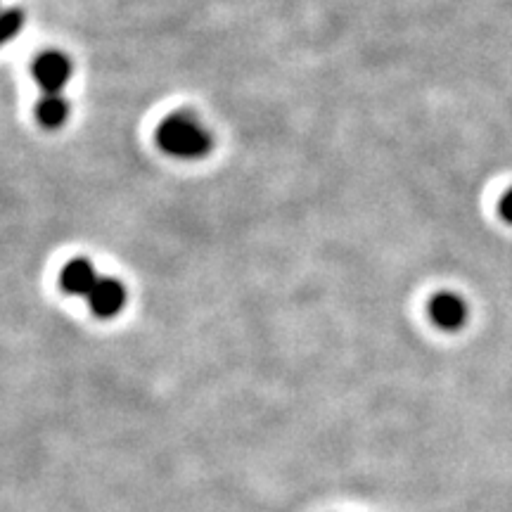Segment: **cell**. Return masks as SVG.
I'll return each instance as SVG.
<instances>
[{
    "mask_svg": "<svg viewBox=\"0 0 512 512\" xmlns=\"http://www.w3.org/2000/svg\"><path fill=\"white\" fill-rule=\"evenodd\" d=\"M69 117V102L60 93H46L36 105V119L46 128H60Z\"/></svg>",
    "mask_w": 512,
    "mask_h": 512,
    "instance_id": "8992f818",
    "label": "cell"
},
{
    "mask_svg": "<svg viewBox=\"0 0 512 512\" xmlns=\"http://www.w3.org/2000/svg\"><path fill=\"white\" fill-rule=\"evenodd\" d=\"M24 27V10L19 8H10L5 12H0V46L12 41L19 31Z\"/></svg>",
    "mask_w": 512,
    "mask_h": 512,
    "instance_id": "52a82bcc",
    "label": "cell"
},
{
    "mask_svg": "<svg viewBox=\"0 0 512 512\" xmlns=\"http://www.w3.org/2000/svg\"><path fill=\"white\" fill-rule=\"evenodd\" d=\"M126 304V290L119 280L100 278L88 294V306L98 318H114Z\"/></svg>",
    "mask_w": 512,
    "mask_h": 512,
    "instance_id": "277c9868",
    "label": "cell"
},
{
    "mask_svg": "<svg viewBox=\"0 0 512 512\" xmlns=\"http://www.w3.org/2000/svg\"><path fill=\"white\" fill-rule=\"evenodd\" d=\"M430 318L439 330L456 332L467 323V304L453 292H439L430 299Z\"/></svg>",
    "mask_w": 512,
    "mask_h": 512,
    "instance_id": "3957f363",
    "label": "cell"
},
{
    "mask_svg": "<svg viewBox=\"0 0 512 512\" xmlns=\"http://www.w3.org/2000/svg\"><path fill=\"white\" fill-rule=\"evenodd\" d=\"M498 211H501V216H503L505 221L512 223V188L503 195L501 204H498Z\"/></svg>",
    "mask_w": 512,
    "mask_h": 512,
    "instance_id": "ba28073f",
    "label": "cell"
},
{
    "mask_svg": "<svg viewBox=\"0 0 512 512\" xmlns=\"http://www.w3.org/2000/svg\"><path fill=\"white\" fill-rule=\"evenodd\" d=\"M157 145L171 157L200 159L209 155L214 140H211V133L202 126V121L195 114L176 112L159 124Z\"/></svg>",
    "mask_w": 512,
    "mask_h": 512,
    "instance_id": "6da1fadb",
    "label": "cell"
},
{
    "mask_svg": "<svg viewBox=\"0 0 512 512\" xmlns=\"http://www.w3.org/2000/svg\"><path fill=\"white\" fill-rule=\"evenodd\" d=\"M98 273L91 261L86 259H74L62 268L60 273V287L72 297H88L93 292L95 283H98Z\"/></svg>",
    "mask_w": 512,
    "mask_h": 512,
    "instance_id": "5b68a950",
    "label": "cell"
},
{
    "mask_svg": "<svg viewBox=\"0 0 512 512\" xmlns=\"http://www.w3.org/2000/svg\"><path fill=\"white\" fill-rule=\"evenodd\" d=\"M69 76H72V62L64 53L48 50L36 57L34 79L43 88V93H60L69 83Z\"/></svg>",
    "mask_w": 512,
    "mask_h": 512,
    "instance_id": "7a4b0ae2",
    "label": "cell"
}]
</instances>
